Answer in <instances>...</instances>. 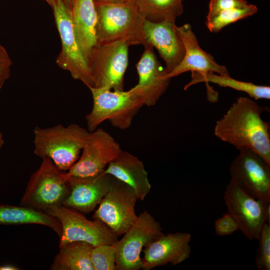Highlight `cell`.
I'll return each mask as SVG.
<instances>
[{"label": "cell", "instance_id": "cell-33", "mask_svg": "<svg viewBox=\"0 0 270 270\" xmlns=\"http://www.w3.org/2000/svg\"><path fill=\"white\" fill-rule=\"evenodd\" d=\"M4 144V140L3 134L0 130V150L2 149Z\"/></svg>", "mask_w": 270, "mask_h": 270}, {"label": "cell", "instance_id": "cell-31", "mask_svg": "<svg viewBox=\"0 0 270 270\" xmlns=\"http://www.w3.org/2000/svg\"><path fill=\"white\" fill-rule=\"evenodd\" d=\"M94 4H128L134 2V0H94Z\"/></svg>", "mask_w": 270, "mask_h": 270}, {"label": "cell", "instance_id": "cell-20", "mask_svg": "<svg viewBox=\"0 0 270 270\" xmlns=\"http://www.w3.org/2000/svg\"><path fill=\"white\" fill-rule=\"evenodd\" d=\"M71 14L78 45L88 62L90 52L98 42L97 16L94 0H72Z\"/></svg>", "mask_w": 270, "mask_h": 270}, {"label": "cell", "instance_id": "cell-29", "mask_svg": "<svg viewBox=\"0 0 270 270\" xmlns=\"http://www.w3.org/2000/svg\"><path fill=\"white\" fill-rule=\"evenodd\" d=\"M248 4V2L245 0H210L206 20L210 18L222 11L243 7Z\"/></svg>", "mask_w": 270, "mask_h": 270}, {"label": "cell", "instance_id": "cell-18", "mask_svg": "<svg viewBox=\"0 0 270 270\" xmlns=\"http://www.w3.org/2000/svg\"><path fill=\"white\" fill-rule=\"evenodd\" d=\"M66 176L70 190L62 205L83 214L94 211L99 205L108 192L113 178L104 172L91 177Z\"/></svg>", "mask_w": 270, "mask_h": 270}, {"label": "cell", "instance_id": "cell-5", "mask_svg": "<svg viewBox=\"0 0 270 270\" xmlns=\"http://www.w3.org/2000/svg\"><path fill=\"white\" fill-rule=\"evenodd\" d=\"M70 190L66 172L59 169L50 159L44 158L31 174L20 206L44 212L62 204Z\"/></svg>", "mask_w": 270, "mask_h": 270}, {"label": "cell", "instance_id": "cell-17", "mask_svg": "<svg viewBox=\"0 0 270 270\" xmlns=\"http://www.w3.org/2000/svg\"><path fill=\"white\" fill-rule=\"evenodd\" d=\"M176 26L175 22L168 20L154 22L145 20L144 24L145 44L157 50L165 62L167 74L180 64L184 54V48Z\"/></svg>", "mask_w": 270, "mask_h": 270}, {"label": "cell", "instance_id": "cell-22", "mask_svg": "<svg viewBox=\"0 0 270 270\" xmlns=\"http://www.w3.org/2000/svg\"><path fill=\"white\" fill-rule=\"evenodd\" d=\"M94 246L84 242H73L59 248L50 266L52 270H94L91 262Z\"/></svg>", "mask_w": 270, "mask_h": 270}, {"label": "cell", "instance_id": "cell-19", "mask_svg": "<svg viewBox=\"0 0 270 270\" xmlns=\"http://www.w3.org/2000/svg\"><path fill=\"white\" fill-rule=\"evenodd\" d=\"M104 172L130 186L140 200H144L151 189L143 162L126 151L122 150Z\"/></svg>", "mask_w": 270, "mask_h": 270}, {"label": "cell", "instance_id": "cell-4", "mask_svg": "<svg viewBox=\"0 0 270 270\" xmlns=\"http://www.w3.org/2000/svg\"><path fill=\"white\" fill-rule=\"evenodd\" d=\"M93 100L91 111L86 115L88 130L93 132L104 122L108 120L114 128L126 130L144 104L130 89L112 90L104 88H90Z\"/></svg>", "mask_w": 270, "mask_h": 270}, {"label": "cell", "instance_id": "cell-7", "mask_svg": "<svg viewBox=\"0 0 270 270\" xmlns=\"http://www.w3.org/2000/svg\"><path fill=\"white\" fill-rule=\"evenodd\" d=\"M129 45L124 40L97 42L88 64L94 88L122 90L128 66Z\"/></svg>", "mask_w": 270, "mask_h": 270}, {"label": "cell", "instance_id": "cell-13", "mask_svg": "<svg viewBox=\"0 0 270 270\" xmlns=\"http://www.w3.org/2000/svg\"><path fill=\"white\" fill-rule=\"evenodd\" d=\"M239 150L230 166V182L252 196L270 202V164L252 150Z\"/></svg>", "mask_w": 270, "mask_h": 270}, {"label": "cell", "instance_id": "cell-15", "mask_svg": "<svg viewBox=\"0 0 270 270\" xmlns=\"http://www.w3.org/2000/svg\"><path fill=\"white\" fill-rule=\"evenodd\" d=\"M192 236L188 232L163 234L143 249L142 270H150L170 264H178L188 259L191 252Z\"/></svg>", "mask_w": 270, "mask_h": 270}, {"label": "cell", "instance_id": "cell-16", "mask_svg": "<svg viewBox=\"0 0 270 270\" xmlns=\"http://www.w3.org/2000/svg\"><path fill=\"white\" fill-rule=\"evenodd\" d=\"M176 30L184 48V56L180 64L166 75L172 78L187 72L201 74L214 72L220 75H230L227 68L217 63L212 56L204 52L198 44V39L188 24L176 26Z\"/></svg>", "mask_w": 270, "mask_h": 270}, {"label": "cell", "instance_id": "cell-23", "mask_svg": "<svg viewBox=\"0 0 270 270\" xmlns=\"http://www.w3.org/2000/svg\"><path fill=\"white\" fill-rule=\"evenodd\" d=\"M202 82H212L222 87L242 92L255 100L270 98L269 86L256 85L252 82L240 81L232 78L230 75H220L214 72H208L204 74L192 72L191 80L184 86V90H186L192 85Z\"/></svg>", "mask_w": 270, "mask_h": 270}, {"label": "cell", "instance_id": "cell-2", "mask_svg": "<svg viewBox=\"0 0 270 270\" xmlns=\"http://www.w3.org/2000/svg\"><path fill=\"white\" fill-rule=\"evenodd\" d=\"M90 132L75 124L36 126L34 129V153L42 159H50L62 171H68L80 158Z\"/></svg>", "mask_w": 270, "mask_h": 270}, {"label": "cell", "instance_id": "cell-24", "mask_svg": "<svg viewBox=\"0 0 270 270\" xmlns=\"http://www.w3.org/2000/svg\"><path fill=\"white\" fill-rule=\"evenodd\" d=\"M184 0H134L144 18L152 22L168 20L174 22L184 12Z\"/></svg>", "mask_w": 270, "mask_h": 270}, {"label": "cell", "instance_id": "cell-32", "mask_svg": "<svg viewBox=\"0 0 270 270\" xmlns=\"http://www.w3.org/2000/svg\"><path fill=\"white\" fill-rule=\"evenodd\" d=\"M19 268L12 265L10 264H5L2 266H0V270H18Z\"/></svg>", "mask_w": 270, "mask_h": 270}, {"label": "cell", "instance_id": "cell-21", "mask_svg": "<svg viewBox=\"0 0 270 270\" xmlns=\"http://www.w3.org/2000/svg\"><path fill=\"white\" fill-rule=\"evenodd\" d=\"M38 224L52 229L60 237L62 226L54 217L46 212L24 206L0 205V224Z\"/></svg>", "mask_w": 270, "mask_h": 270}, {"label": "cell", "instance_id": "cell-28", "mask_svg": "<svg viewBox=\"0 0 270 270\" xmlns=\"http://www.w3.org/2000/svg\"><path fill=\"white\" fill-rule=\"evenodd\" d=\"M214 228L216 234L220 236L230 235L239 230L237 222L228 212L215 220Z\"/></svg>", "mask_w": 270, "mask_h": 270}, {"label": "cell", "instance_id": "cell-3", "mask_svg": "<svg viewBox=\"0 0 270 270\" xmlns=\"http://www.w3.org/2000/svg\"><path fill=\"white\" fill-rule=\"evenodd\" d=\"M98 42L124 40L128 45L146 44L144 16L134 2L95 4Z\"/></svg>", "mask_w": 270, "mask_h": 270}, {"label": "cell", "instance_id": "cell-30", "mask_svg": "<svg viewBox=\"0 0 270 270\" xmlns=\"http://www.w3.org/2000/svg\"><path fill=\"white\" fill-rule=\"evenodd\" d=\"M12 64L8 52L0 43V90L10 77Z\"/></svg>", "mask_w": 270, "mask_h": 270}, {"label": "cell", "instance_id": "cell-35", "mask_svg": "<svg viewBox=\"0 0 270 270\" xmlns=\"http://www.w3.org/2000/svg\"><path fill=\"white\" fill-rule=\"evenodd\" d=\"M45 0L52 8L55 0Z\"/></svg>", "mask_w": 270, "mask_h": 270}, {"label": "cell", "instance_id": "cell-12", "mask_svg": "<svg viewBox=\"0 0 270 270\" xmlns=\"http://www.w3.org/2000/svg\"><path fill=\"white\" fill-rule=\"evenodd\" d=\"M122 150L118 142L108 132L98 128L90 132L81 156L66 174L79 178L97 176L104 172Z\"/></svg>", "mask_w": 270, "mask_h": 270}, {"label": "cell", "instance_id": "cell-9", "mask_svg": "<svg viewBox=\"0 0 270 270\" xmlns=\"http://www.w3.org/2000/svg\"><path fill=\"white\" fill-rule=\"evenodd\" d=\"M160 224L146 210L114 244L116 270H138L143 268L140 253L148 244L163 234Z\"/></svg>", "mask_w": 270, "mask_h": 270}, {"label": "cell", "instance_id": "cell-8", "mask_svg": "<svg viewBox=\"0 0 270 270\" xmlns=\"http://www.w3.org/2000/svg\"><path fill=\"white\" fill-rule=\"evenodd\" d=\"M52 8L62 44L60 52L56 60V64L88 88H93L94 84L88 62L75 34L71 10L63 0H55Z\"/></svg>", "mask_w": 270, "mask_h": 270}, {"label": "cell", "instance_id": "cell-6", "mask_svg": "<svg viewBox=\"0 0 270 270\" xmlns=\"http://www.w3.org/2000/svg\"><path fill=\"white\" fill-rule=\"evenodd\" d=\"M44 212L56 218L62 226L59 248L73 242H84L94 247L102 244L113 245L118 235L98 219L88 220L83 213L71 208L59 205Z\"/></svg>", "mask_w": 270, "mask_h": 270}, {"label": "cell", "instance_id": "cell-14", "mask_svg": "<svg viewBox=\"0 0 270 270\" xmlns=\"http://www.w3.org/2000/svg\"><path fill=\"white\" fill-rule=\"evenodd\" d=\"M144 50L136 64L138 76V84L130 89L142 100L144 106L155 105L168 89L170 78L166 76L154 54V48L144 46Z\"/></svg>", "mask_w": 270, "mask_h": 270}, {"label": "cell", "instance_id": "cell-34", "mask_svg": "<svg viewBox=\"0 0 270 270\" xmlns=\"http://www.w3.org/2000/svg\"><path fill=\"white\" fill-rule=\"evenodd\" d=\"M66 4L70 8L71 10L72 4V0H63Z\"/></svg>", "mask_w": 270, "mask_h": 270}, {"label": "cell", "instance_id": "cell-1", "mask_svg": "<svg viewBox=\"0 0 270 270\" xmlns=\"http://www.w3.org/2000/svg\"><path fill=\"white\" fill-rule=\"evenodd\" d=\"M264 110L252 98H238L216 122L214 135L238 150L255 152L270 164V126L262 118Z\"/></svg>", "mask_w": 270, "mask_h": 270}, {"label": "cell", "instance_id": "cell-11", "mask_svg": "<svg viewBox=\"0 0 270 270\" xmlns=\"http://www.w3.org/2000/svg\"><path fill=\"white\" fill-rule=\"evenodd\" d=\"M138 200L130 186L113 176L110 186L92 218L102 221L118 236H122L138 217L135 210Z\"/></svg>", "mask_w": 270, "mask_h": 270}, {"label": "cell", "instance_id": "cell-10", "mask_svg": "<svg viewBox=\"0 0 270 270\" xmlns=\"http://www.w3.org/2000/svg\"><path fill=\"white\" fill-rule=\"evenodd\" d=\"M224 198L229 212L243 234L250 240H258L265 223L270 224V202L258 199L230 182Z\"/></svg>", "mask_w": 270, "mask_h": 270}, {"label": "cell", "instance_id": "cell-26", "mask_svg": "<svg viewBox=\"0 0 270 270\" xmlns=\"http://www.w3.org/2000/svg\"><path fill=\"white\" fill-rule=\"evenodd\" d=\"M91 262L94 270H116V250L114 244L94 247Z\"/></svg>", "mask_w": 270, "mask_h": 270}, {"label": "cell", "instance_id": "cell-25", "mask_svg": "<svg viewBox=\"0 0 270 270\" xmlns=\"http://www.w3.org/2000/svg\"><path fill=\"white\" fill-rule=\"evenodd\" d=\"M258 11V8L256 5L248 4L243 7L222 11L210 18L206 20V24L210 32H218L227 25L252 16Z\"/></svg>", "mask_w": 270, "mask_h": 270}, {"label": "cell", "instance_id": "cell-27", "mask_svg": "<svg viewBox=\"0 0 270 270\" xmlns=\"http://www.w3.org/2000/svg\"><path fill=\"white\" fill-rule=\"evenodd\" d=\"M258 240L256 266L260 270H270V224H264Z\"/></svg>", "mask_w": 270, "mask_h": 270}]
</instances>
